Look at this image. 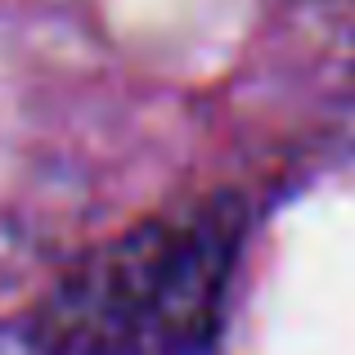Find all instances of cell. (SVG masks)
<instances>
[{"instance_id": "obj_2", "label": "cell", "mask_w": 355, "mask_h": 355, "mask_svg": "<svg viewBox=\"0 0 355 355\" xmlns=\"http://www.w3.org/2000/svg\"><path fill=\"white\" fill-rule=\"evenodd\" d=\"M243 230L248 211L234 193H207L166 211V257L139 355H198L216 338Z\"/></svg>"}, {"instance_id": "obj_1", "label": "cell", "mask_w": 355, "mask_h": 355, "mask_svg": "<svg viewBox=\"0 0 355 355\" xmlns=\"http://www.w3.org/2000/svg\"><path fill=\"white\" fill-rule=\"evenodd\" d=\"M166 257V216L139 220L81 257L54 284L32 324L41 355H139L157 275Z\"/></svg>"}]
</instances>
